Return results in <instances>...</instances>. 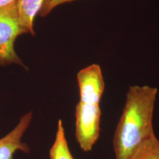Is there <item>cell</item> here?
I'll return each instance as SVG.
<instances>
[{
	"label": "cell",
	"instance_id": "obj_1",
	"mask_svg": "<svg viewBox=\"0 0 159 159\" xmlns=\"http://www.w3.org/2000/svg\"><path fill=\"white\" fill-rule=\"evenodd\" d=\"M158 90L149 85H131L114 134L115 159H127L154 133V111Z\"/></svg>",
	"mask_w": 159,
	"mask_h": 159
},
{
	"label": "cell",
	"instance_id": "obj_2",
	"mask_svg": "<svg viewBox=\"0 0 159 159\" xmlns=\"http://www.w3.org/2000/svg\"><path fill=\"white\" fill-rule=\"evenodd\" d=\"M29 33L20 22L17 4L0 8V66L15 64L24 68L27 67L17 55L14 43L18 37Z\"/></svg>",
	"mask_w": 159,
	"mask_h": 159
},
{
	"label": "cell",
	"instance_id": "obj_3",
	"mask_svg": "<svg viewBox=\"0 0 159 159\" xmlns=\"http://www.w3.org/2000/svg\"><path fill=\"white\" fill-rule=\"evenodd\" d=\"M75 116L76 140L84 152H89L99 138L102 116L100 104L79 102Z\"/></svg>",
	"mask_w": 159,
	"mask_h": 159
},
{
	"label": "cell",
	"instance_id": "obj_4",
	"mask_svg": "<svg viewBox=\"0 0 159 159\" xmlns=\"http://www.w3.org/2000/svg\"><path fill=\"white\" fill-rule=\"evenodd\" d=\"M79 88L80 102L100 104L105 83L100 66L93 64L81 69L77 75Z\"/></svg>",
	"mask_w": 159,
	"mask_h": 159
},
{
	"label": "cell",
	"instance_id": "obj_5",
	"mask_svg": "<svg viewBox=\"0 0 159 159\" xmlns=\"http://www.w3.org/2000/svg\"><path fill=\"white\" fill-rule=\"evenodd\" d=\"M32 119L31 111L24 114L16 127L0 139V159H13L14 154L18 150L29 153V146L23 142L22 139L30 125Z\"/></svg>",
	"mask_w": 159,
	"mask_h": 159
},
{
	"label": "cell",
	"instance_id": "obj_6",
	"mask_svg": "<svg viewBox=\"0 0 159 159\" xmlns=\"http://www.w3.org/2000/svg\"><path fill=\"white\" fill-rule=\"evenodd\" d=\"M45 0H18L17 10L19 19L29 33L34 35V20L39 15Z\"/></svg>",
	"mask_w": 159,
	"mask_h": 159
},
{
	"label": "cell",
	"instance_id": "obj_7",
	"mask_svg": "<svg viewBox=\"0 0 159 159\" xmlns=\"http://www.w3.org/2000/svg\"><path fill=\"white\" fill-rule=\"evenodd\" d=\"M49 156L50 159H74L68 147L61 120H58L55 140L50 150Z\"/></svg>",
	"mask_w": 159,
	"mask_h": 159
},
{
	"label": "cell",
	"instance_id": "obj_8",
	"mask_svg": "<svg viewBox=\"0 0 159 159\" xmlns=\"http://www.w3.org/2000/svg\"><path fill=\"white\" fill-rule=\"evenodd\" d=\"M127 159H159V140L156 134L143 142Z\"/></svg>",
	"mask_w": 159,
	"mask_h": 159
},
{
	"label": "cell",
	"instance_id": "obj_9",
	"mask_svg": "<svg viewBox=\"0 0 159 159\" xmlns=\"http://www.w3.org/2000/svg\"><path fill=\"white\" fill-rule=\"evenodd\" d=\"M74 1L75 0H45L39 16L41 17H46L58 6Z\"/></svg>",
	"mask_w": 159,
	"mask_h": 159
},
{
	"label": "cell",
	"instance_id": "obj_10",
	"mask_svg": "<svg viewBox=\"0 0 159 159\" xmlns=\"http://www.w3.org/2000/svg\"><path fill=\"white\" fill-rule=\"evenodd\" d=\"M17 1L18 0H0V8L15 5Z\"/></svg>",
	"mask_w": 159,
	"mask_h": 159
}]
</instances>
